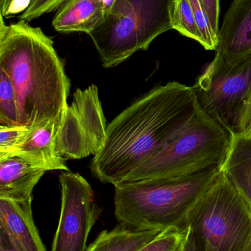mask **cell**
<instances>
[{"label":"cell","mask_w":251,"mask_h":251,"mask_svg":"<svg viewBox=\"0 0 251 251\" xmlns=\"http://www.w3.org/2000/svg\"><path fill=\"white\" fill-rule=\"evenodd\" d=\"M197 107L193 86L155 87L107 125L104 145L90 165L93 175L103 184H122L178 135Z\"/></svg>","instance_id":"6da1fadb"},{"label":"cell","mask_w":251,"mask_h":251,"mask_svg":"<svg viewBox=\"0 0 251 251\" xmlns=\"http://www.w3.org/2000/svg\"><path fill=\"white\" fill-rule=\"evenodd\" d=\"M0 69L15 88L22 125L57 120L68 107L70 81L51 38L39 27L0 21Z\"/></svg>","instance_id":"7a4b0ae2"},{"label":"cell","mask_w":251,"mask_h":251,"mask_svg":"<svg viewBox=\"0 0 251 251\" xmlns=\"http://www.w3.org/2000/svg\"><path fill=\"white\" fill-rule=\"evenodd\" d=\"M221 171L215 166L187 176L122 183L115 187L116 219L137 230L184 229L190 211Z\"/></svg>","instance_id":"3957f363"},{"label":"cell","mask_w":251,"mask_h":251,"mask_svg":"<svg viewBox=\"0 0 251 251\" xmlns=\"http://www.w3.org/2000/svg\"><path fill=\"white\" fill-rule=\"evenodd\" d=\"M229 144V133L197 104L193 117L178 135L124 182L178 178L221 167Z\"/></svg>","instance_id":"277c9868"},{"label":"cell","mask_w":251,"mask_h":251,"mask_svg":"<svg viewBox=\"0 0 251 251\" xmlns=\"http://www.w3.org/2000/svg\"><path fill=\"white\" fill-rule=\"evenodd\" d=\"M173 0H116L104 20L89 34L105 68H113L172 29Z\"/></svg>","instance_id":"5b68a950"},{"label":"cell","mask_w":251,"mask_h":251,"mask_svg":"<svg viewBox=\"0 0 251 251\" xmlns=\"http://www.w3.org/2000/svg\"><path fill=\"white\" fill-rule=\"evenodd\" d=\"M199 251H251V209L221 170L187 217Z\"/></svg>","instance_id":"8992f818"},{"label":"cell","mask_w":251,"mask_h":251,"mask_svg":"<svg viewBox=\"0 0 251 251\" xmlns=\"http://www.w3.org/2000/svg\"><path fill=\"white\" fill-rule=\"evenodd\" d=\"M251 86V54L226 62L215 57L193 85L202 110L223 126L237 132L242 107Z\"/></svg>","instance_id":"52a82bcc"},{"label":"cell","mask_w":251,"mask_h":251,"mask_svg":"<svg viewBox=\"0 0 251 251\" xmlns=\"http://www.w3.org/2000/svg\"><path fill=\"white\" fill-rule=\"evenodd\" d=\"M61 208L50 251H86L90 232L101 215L89 183L78 173L59 176Z\"/></svg>","instance_id":"ba28073f"},{"label":"cell","mask_w":251,"mask_h":251,"mask_svg":"<svg viewBox=\"0 0 251 251\" xmlns=\"http://www.w3.org/2000/svg\"><path fill=\"white\" fill-rule=\"evenodd\" d=\"M32 200L0 198V231L16 251H47L34 221Z\"/></svg>","instance_id":"9c48e42d"},{"label":"cell","mask_w":251,"mask_h":251,"mask_svg":"<svg viewBox=\"0 0 251 251\" xmlns=\"http://www.w3.org/2000/svg\"><path fill=\"white\" fill-rule=\"evenodd\" d=\"M215 57L226 62L251 54V0H234L219 30Z\"/></svg>","instance_id":"30bf717a"},{"label":"cell","mask_w":251,"mask_h":251,"mask_svg":"<svg viewBox=\"0 0 251 251\" xmlns=\"http://www.w3.org/2000/svg\"><path fill=\"white\" fill-rule=\"evenodd\" d=\"M60 119L50 120L31 128L26 141L8 157L20 158L46 171H69L66 159L56 152V133Z\"/></svg>","instance_id":"8fae6325"},{"label":"cell","mask_w":251,"mask_h":251,"mask_svg":"<svg viewBox=\"0 0 251 251\" xmlns=\"http://www.w3.org/2000/svg\"><path fill=\"white\" fill-rule=\"evenodd\" d=\"M103 0H66L57 10L52 25L59 32L91 34L104 20Z\"/></svg>","instance_id":"7c38bea8"},{"label":"cell","mask_w":251,"mask_h":251,"mask_svg":"<svg viewBox=\"0 0 251 251\" xmlns=\"http://www.w3.org/2000/svg\"><path fill=\"white\" fill-rule=\"evenodd\" d=\"M45 172L16 156L0 159V198L16 201L31 199Z\"/></svg>","instance_id":"4fadbf2b"},{"label":"cell","mask_w":251,"mask_h":251,"mask_svg":"<svg viewBox=\"0 0 251 251\" xmlns=\"http://www.w3.org/2000/svg\"><path fill=\"white\" fill-rule=\"evenodd\" d=\"M71 106L86 132L93 155L95 156L104 145L107 128L97 87L91 85L84 90L77 89Z\"/></svg>","instance_id":"5bb4252c"},{"label":"cell","mask_w":251,"mask_h":251,"mask_svg":"<svg viewBox=\"0 0 251 251\" xmlns=\"http://www.w3.org/2000/svg\"><path fill=\"white\" fill-rule=\"evenodd\" d=\"M251 209V135L230 134V144L221 166Z\"/></svg>","instance_id":"9a60e30c"},{"label":"cell","mask_w":251,"mask_h":251,"mask_svg":"<svg viewBox=\"0 0 251 251\" xmlns=\"http://www.w3.org/2000/svg\"><path fill=\"white\" fill-rule=\"evenodd\" d=\"M56 152L67 159H80L93 155L88 136L72 106L60 116L56 138Z\"/></svg>","instance_id":"2e32d148"},{"label":"cell","mask_w":251,"mask_h":251,"mask_svg":"<svg viewBox=\"0 0 251 251\" xmlns=\"http://www.w3.org/2000/svg\"><path fill=\"white\" fill-rule=\"evenodd\" d=\"M165 231L134 229L119 224L111 231L100 232L86 251H138Z\"/></svg>","instance_id":"e0dca14e"},{"label":"cell","mask_w":251,"mask_h":251,"mask_svg":"<svg viewBox=\"0 0 251 251\" xmlns=\"http://www.w3.org/2000/svg\"><path fill=\"white\" fill-rule=\"evenodd\" d=\"M22 125L14 87L4 71L0 69V126Z\"/></svg>","instance_id":"ac0fdd59"},{"label":"cell","mask_w":251,"mask_h":251,"mask_svg":"<svg viewBox=\"0 0 251 251\" xmlns=\"http://www.w3.org/2000/svg\"><path fill=\"white\" fill-rule=\"evenodd\" d=\"M170 16L172 29L201 44V36L190 0H173L171 4Z\"/></svg>","instance_id":"d6986e66"},{"label":"cell","mask_w":251,"mask_h":251,"mask_svg":"<svg viewBox=\"0 0 251 251\" xmlns=\"http://www.w3.org/2000/svg\"><path fill=\"white\" fill-rule=\"evenodd\" d=\"M30 128L24 125L0 126V159L10 156L26 141Z\"/></svg>","instance_id":"ffe728a7"},{"label":"cell","mask_w":251,"mask_h":251,"mask_svg":"<svg viewBox=\"0 0 251 251\" xmlns=\"http://www.w3.org/2000/svg\"><path fill=\"white\" fill-rule=\"evenodd\" d=\"M197 28L201 36V45L207 50H216L219 39L215 35L207 13L200 0H190Z\"/></svg>","instance_id":"44dd1931"},{"label":"cell","mask_w":251,"mask_h":251,"mask_svg":"<svg viewBox=\"0 0 251 251\" xmlns=\"http://www.w3.org/2000/svg\"><path fill=\"white\" fill-rule=\"evenodd\" d=\"M184 235V228L168 230L138 251H176Z\"/></svg>","instance_id":"7402d4cb"},{"label":"cell","mask_w":251,"mask_h":251,"mask_svg":"<svg viewBox=\"0 0 251 251\" xmlns=\"http://www.w3.org/2000/svg\"><path fill=\"white\" fill-rule=\"evenodd\" d=\"M66 0H32L29 7L21 13L19 21L29 22L40 16L57 10Z\"/></svg>","instance_id":"603a6c76"},{"label":"cell","mask_w":251,"mask_h":251,"mask_svg":"<svg viewBox=\"0 0 251 251\" xmlns=\"http://www.w3.org/2000/svg\"><path fill=\"white\" fill-rule=\"evenodd\" d=\"M236 133L251 135V86L239 116Z\"/></svg>","instance_id":"cb8c5ba5"},{"label":"cell","mask_w":251,"mask_h":251,"mask_svg":"<svg viewBox=\"0 0 251 251\" xmlns=\"http://www.w3.org/2000/svg\"><path fill=\"white\" fill-rule=\"evenodd\" d=\"M32 0H0V11L4 19L22 13L30 4Z\"/></svg>","instance_id":"d4e9b609"},{"label":"cell","mask_w":251,"mask_h":251,"mask_svg":"<svg viewBox=\"0 0 251 251\" xmlns=\"http://www.w3.org/2000/svg\"><path fill=\"white\" fill-rule=\"evenodd\" d=\"M204 7L211 26L217 36H219L220 0H200Z\"/></svg>","instance_id":"484cf974"},{"label":"cell","mask_w":251,"mask_h":251,"mask_svg":"<svg viewBox=\"0 0 251 251\" xmlns=\"http://www.w3.org/2000/svg\"><path fill=\"white\" fill-rule=\"evenodd\" d=\"M176 251H199L197 240L189 226L184 227V235Z\"/></svg>","instance_id":"4316f807"},{"label":"cell","mask_w":251,"mask_h":251,"mask_svg":"<svg viewBox=\"0 0 251 251\" xmlns=\"http://www.w3.org/2000/svg\"><path fill=\"white\" fill-rule=\"evenodd\" d=\"M0 251H16L1 231H0Z\"/></svg>","instance_id":"83f0119b"},{"label":"cell","mask_w":251,"mask_h":251,"mask_svg":"<svg viewBox=\"0 0 251 251\" xmlns=\"http://www.w3.org/2000/svg\"><path fill=\"white\" fill-rule=\"evenodd\" d=\"M103 4H104L105 12L106 13H109L116 3V0H103Z\"/></svg>","instance_id":"f1b7e54d"}]
</instances>
